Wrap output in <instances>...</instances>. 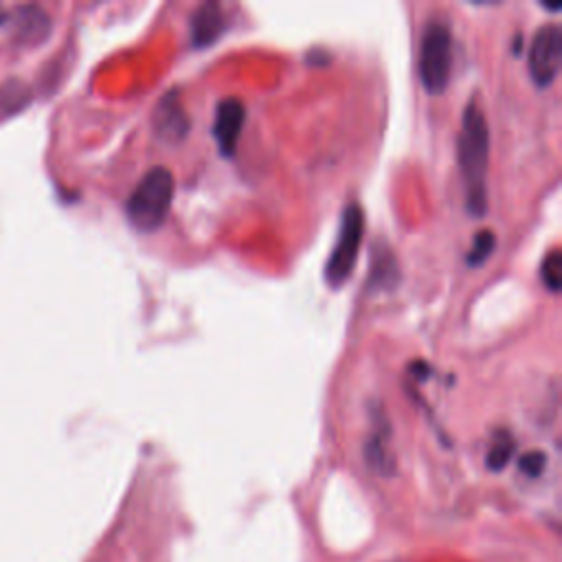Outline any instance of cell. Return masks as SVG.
Returning <instances> with one entry per match:
<instances>
[{"mask_svg":"<svg viewBox=\"0 0 562 562\" xmlns=\"http://www.w3.org/2000/svg\"><path fill=\"white\" fill-rule=\"evenodd\" d=\"M457 163L464 176L466 209L470 216L481 218L488 211V165H490V130L477 101H470L462 130L457 139Z\"/></svg>","mask_w":562,"mask_h":562,"instance_id":"obj_1","label":"cell"},{"mask_svg":"<svg viewBox=\"0 0 562 562\" xmlns=\"http://www.w3.org/2000/svg\"><path fill=\"white\" fill-rule=\"evenodd\" d=\"M174 174L163 165L152 167L134 187L126 202V216L141 233H154L163 227L174 202Z\"/></svg>","mask_w":562,"mask_h":562,"instance_id":"obj_2","label":"cell"},{"mask_svg":"<svg viewBox=\"0 0 562 562\" xmlns=\"http://www.w3.org/2000/svg\"><path fill=\"white\" fill-rule=\"evenodd\" d=\"M453 71L451 27L442 18H431L420 38V82L429 95H442Z\"/></svg>","mask_w":562,"mask_h":562,"instance_id":"obj_3","label":"cell"},{"mask_svg":"<svg viewBox=\"0 0 562 562\" xmlns=\"http://www.w3.org/2000/svg\"><path fill=\"white\" fill-rule=\"evenodd\" d=\"M363 233H365V216L361 205H347L343 211L339 238H336L334 249L325 262V281L332 290H339L347 284V279L352 277L354 266L361 253L363 244Z\"/></svg>","mask_w":562,"mask_h":562,"instance_id":"obj_4","label":"cell"},{"mask_svg":"<svg viewBox=\"0 0 562 562\" xmlns=\"http://www.w3.org/2000/svg\"><path fill=\"white\" fill-rule=\"evenodd\" d=\"M562 62V33L558 25H545L536 31V36L527 51V66L538 88H549L554 84Z\"/></svg>","mask_w":562,"mask_h":562,"instance_id":"obj_5","label":"cell"},{"mask_svg":"<svg viewBox=\"0 0 562 562\" xmlns=\"http://www.w3.org/2000/svg\"><path fill=\"white\" fill-rule=\"evenodd\" d=\"M244 123H246V106L242 104V99L238 97L222 99L216 108V119H213V137H216L218 150L224 159H233L235 156Z\"/></svg>","mask_w":562,"mask_h":562,"instance_id":"obj_6","label":"cell"},{"mask_svg":"<svg viewBox=\"0 0 562 562\" xmlns=\"http://www.w3.org/2000/svg\"><path fill=\"white\" fill-rule=\"evenodd\" d=\"M154 130L163 141H183L189 132V119L187 112L178 99L176 91L167 93L154 108Z\"/></svg>","mask_w":562,"mask_h":562,"instance_id":"obj_7","label":"cell"},{"mask_svg":"<svg viewBox=\"0 0 562 562\" xmlns=\"http://www.w3.org/2000/svg\"><path fill=\"white\" fill-rule=\"evenodd\" d=\"M11 25H14V38L22 47H36L51 33L49 14L36 5L18 7L11 16Z\"/></svg>","mask_w":562,"mask_h":562,"instance_id":"obj_8","label":"cell"},{"mask_svg":"<svg viewBox=\"0 0 562 562\" xmlns=\"http://www.w3.org/2000/svg\"><path fill=\"white\" fill-rule=\"evenodd\" d=\"M227 29L222 7L218 3H202L194 14H191V44L196 49H207L216 44Z\"/></svg>","mask_w":562,"mask_h":562,"instance_id":"obj_9","label":"cell"},{"mask_svg":"<svg viewBox=\"0 0 562 562\" xmlns=\"http://www.w3.org/2000/svg\"><path fill=\"white\" fill-rule=\"evenodd\" d=\"M516 451V442L510 431H497L492 437V444L486 453V466L492 472H501L505 470V466L510 464V459L514 457Z\"/></svg>","mask_w":562,"mask_h":562,"instance_id":"obj_10","label":"cell"},{"mask_svg":"<svg viewBox=\"0 0 562 562\" xmlns=\"http://www.w3.org/2000/svg\"><path fill=\"white\" fill-rule=\"evenodd\" d=\"M387 433L385 431H376L372 435V440H367L365 444V459H367V466L376 470L378 475L387 477L393 472V459L387 451V442H385Z\"/></svg>","mask_w":562,"mask_h":562,"instance_id":"obj_11","label":"cell"},{"mask_svg":"<svg viewBox=\"0 0 562 562\" xmlns=\"http://www.w3.org/2000/svg\"><path fill=\"white\" fill-rule=\"evenodd\" d=\"M398 277H400V271L396 266V260H393L391 251L382 249V253L374 257V268H372V277H369V286L387 290L398 284Z\"/></svg>","mask_w":562,"mask_h":562,"instance_id":"obj_12","label":"cell"},{"mask_svg":"<svg viewBox=\"0 0 562 562\" xmlns=\"http://www.w3.org/2000/svg\"><path fill=\"white\" fill-rule=\"evenodd\" d=\"M494 246H497V235L488 229L479 231L475 238H472V249L466 257V264L472 268L483 266L488 262V257L494 253Z\"/></svg>","mask_w":562,"mask_h":562,"instance_id":"obj_13","label":"cell"},{"mask_svg":"<svg viewBox=\"0 0 562 562\" xmlns=\"http://www.w3.org/2000/svg\"><path fill=\"white\" fill-rule=\"evenodd\" d=\"M541 279H543L545 288H549L552 292H560V288H562V255H560L558 249H554L543 260Z\"/></svg>","mask_w":562,"mask_h":562,"instance_id":"obj_14","label":"cell"},{"mask_svg":"<svg viewBox=\"0 0 562 562\" xmlns=\"http://www.w3.org/2000/svg\"><path fill=\"white\" fill-rule=\"evenodd\" d=\"M547 468V455L543 451H530L519 459V470L525 477L538 479Z\"/></svg>","mask_w":562,"mask_h":562,"instance_id":"obj_15","label":"cell"}]
</instances>
